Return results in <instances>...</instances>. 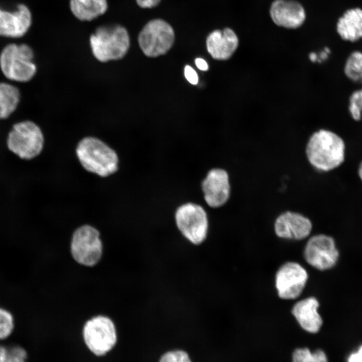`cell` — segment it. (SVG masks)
<instances>
[{
    "label": "cell",
    "instance_id": "obj_1",
    "mask_svg": "<svg viewBox=\"0 0 362 362\" xmlns=\"http://www.w3.org/2000/svg\"><path fill=\"white\" fill-rule=\"evenodd\" d=\"M346 146L337 133L320 129L310 137L306 154L310 164L317 170L329 172L341 166L345 161Z\"/></svg>",
    "mask_w": 362,
    "mask_h": 362
},
{
    "label": "cell",
    "instance_id": "obj_2",
    "mask_svg": "<svg viewBox=\"0 0 362 362\" xmlns=\"http://www.w3.org/2000/svg\"><path fill=\"white\" fill-rule=\"evenodd\" d=\"M89 40L93 55L102 62L122 58L130 46L128 32L120 25L100 26L90 35Z\"/></svg>",
    "mask_w": 362,
    "mask_h": 362
},
{
    "label": "cell",
    "instance_id": "obj_3",
    "mask_svg": "<svg viewBox=\"0 0 362 362\" xmlns=\"http://www.w3.org/2000/svg\"><path fill=\"white\" fill-rule=\"evenodd\" d=\"M76 152L81 164L88 171L106 177L118 169V157L116 152L97 138H83L78 143Z\"/></svg>",
    "mask_w": 362,
    "mask_h": 362
},
{
    "label": "cell",
    "instance_id": "obj_4",
    "mask_svg": "<svg viewBox=\"0 0 362 362\" xmlns=\"http://www.w3.org/2000/svg\"><path fill=\"white\" fill-rule=\"evenodd\" d=\"M34 52L28 45L10 44L0 54V67L8 79L19 82L30 80L37 68L33 62Z\"/></svg>",
    "mask_w": 362,
    "mask_h": 362
},
{
    "label": "cell",
    "instance_id": "obj_5",
    "mask_svg": "<svg viewBox=\"0 0 362 362\" xmlns=\"http://www.w3.org/2000/svg\"><path fill=\"white\" fill-rule=\"evenodd\" d=\"M44 136L40 127L31 121L15 124L7 138L9 150L24 159L38 156L44 145Z\"/></svg>",
    "mask_w": 362,
    "mask_h": 362
},
{
    "label": "cell",
    "instance_id": "obj_6",
    "mask_svg": "<svg viewBox=\"0 0 362 362\" xmlns=\"http://www.w3.org/2000/svg\"><path fill=\"white\" fill-rule=\"evenodd\" d=\"M176 225L182 234L193 244H201L206 239L208 219L200 205L187 203L179 206L174 215Z\"/></svg>",
    "mask_w": 362,
    "mask_h": 362
},
{
    "label": "cell",
    "instance_id": "obj_7",
    "mask_svg": "<svg viewBox=\"0 0 362 362\" xmlns=\"http://www.w3.org/2000/svg\"><path fill=\"white\" fill-rule=\"evenodd\" d=\"M174 39L172 28L161 19L152 20L147 23L138 38L140 49L149 57L165 54L172 47Z\"/></svg>",
    "mask_w": 362,
    "mask_h": 362
},
{
    "label": "cell",
    "instance_id": "obj_8",
    "mask_svg": "<svg viewBox=\"0 0 362 362\" xmlns=\"http://www.w3.org/2000/svg\"><path fill=\"white\" fill-rule=\"evenodd\" d=\"M84 342L95 354L101 356L111 350L117 341V334L113 321L99 316L86 322L83 330Z\"/></svg>",
    "mask_w": 362,
    "mask_h": 362
},
{
    "label": "cell",
    "instance_id": "obj_9",
    "mask_svg": "<svg viewBox=\"0 0 362 362\" xmlns=\"http://www.w3.org/2000/svg\"><path fill=\"white\" fill-rule=\"evenodd\" d=\"M70 250L73 258L78 263L88 266L95 265L102 254L99 232L89 225L80 227L73 234Z\"/></svg>",
    "mask_w": 362,
    "mask_h": 362
},
{
    "label": "cell",
    "instance_id": "obj_10",
    "mask_svg": "<svg viewBox=\"0 0 362 362\" xmlns=\"http://www.w3.org/2000/svg\"><path fill=\"white\" fill-rule=\"evenodd\" d=\"M307 262L320 270L332 268L337 263L339 252L334 239L326 234H317L308 239L304 250Z\"/></svg>",
    "mask_w": 362,
    "mask_h": 362
},
{
    "label": "cell",
    "instance_id": "obj_11",
    "mask_svg": "<svg viewBox=\"0 0 362 362\" xmlns=\"http://www.w3.org/2000/svg\"><path fill=\"white\" fill-rule=\"evenodd\" d=\"M308 274L299 263L289 261L283 264L276 276V287L279 296L283 299L298 298L304 290Z\"/></svg>",
    "mask_w": 362,
    "mask_h": 362
},
{
    "label": "cell",
    "instance_id": "obj_12",
    "mask_svg": "<svg viewBox=\"0 0 362 362\" xmlns=\"http://www.w3.org/2000/svg\"><path fill=\"white\" fill-rule=\"evenodd\" d=\"M201 188L204 200L209 207L216 208L223 206L230 196L228 173L222 168L211 169L203 180Z\"/></svg>",
    "mask_w": 362,
    "mask_h": 362
},
{
    "label": "cell",
    "instance_id": "obj_13",
    "mask_svg": "<svg viewBox=\"0 0 362 362\" xmlns=\"http://www.w3.org/2000/svg\"><path fill=\"white\" fill-rule=\"evenodd\" d=\"M313 224L309 218L301 213L287 211L275 219L274 229L276 235L282 239L301 240L308 237Z\"/></svg>",
    "mask_w": 362,
    "mask_h": 362
},
{
    "label": "cell",
    "instance_id": "obj_14",
    "mask_svg": "<svg viewBox=\"0 0 362 362\" xmlns=\"http://www.w3.org/2000/svg\"><path fill=\"white\" fill-rule=\"evenodd\" d=\"M269 15L276 25L289 29L301 27L306 19L304 7L295 0H274L270 6Z\"/></svg>",
    "mask_w": 362,
    "mask_h": 362
},
{
    "label": "cell",
    "instance_id": "obj_15",
    "mask_svg": "<svg viewBox=\"0 0 362 362\" xmlns=\"http://www.w3.org/2000/svg\"><path fill=\"white\" fill-rule=\"evenodd\" d=\"M32 20L31 11L25 5H19L14 12L0 9V36L11 38L23 36L30 28Z\"/></svg>",
    "mask_w": 362,
    "mask_h": 362
},
{
    "label": "cell",
    "instance_id": "obj_16",
    "mask_svg": "<svg viewBox=\"0 0 362 362\" xmlns=\"http://www.w3.org/2000/svg\"><path fill=\"white\" fill-rule=\"evenodd\" d=\"M238 45L237 35L229 28L214 31L206 40L209 53L214 59L219 60L229 59L237 50Z\"/></svg>",
    "mask_w": 362,
    "mask_h": 362
},
{
    "label": "cell",
    "instance_id": "obj_17",
    "mask_svg": "<svg viewBox=\"0 0 362 362\" xmlns=\"http://www.w3.org/2000/svg\"><path fill=\"white\" fill-rule=\"evenodd\" d=\"M319 306L315 298L308 297L298 301L293 307V315L300 326L308 332L317 333L322 325V319L318 312Z\"/></svg>",
    "mask_w": 362,
    "mask_h": 362
},
{
    "label": "cell",
    "instance_id": "obj_18",
    "mask_svg": "<svg viewBox=\"0 0 362 362\" xmlns=\"http://www.w3.org/2000/svg\"><path fill=\"white\" fill-rule=\"evenodd\" d=\"M336 30L345 41L354 43L362 39V9L356 7L346 10L338 19Z\"/></svg>",
    "mask_w": 362,
    "mask_h": 362
},
{
    "label": "cell",
    "instance_id": "obj_19",
    "mask_svg": "<svg viewBox=\"0 0 362 362\" xmlns=\"http://www.w3.org/2000/svg\"><path fill=\"white\" fill-rule=\"evenodd\" d=\"M73 15L82 21H90L104 14L108 8L107 0H69Z\"/></svg>",
    "mask_w": 362,
    "mask_h": 362
},
{
    "label": "cell",
    "instance_id": "obj_20",
    "mask_svg": "<svg viewBox=\"0 0 362 362\" xmlns=\"http://www.w3.org/2000/svg\"><path fill=\"white\" fill-rule=\"evenodd\" d=\"M20 99L18 87L6 82H0V119L8 118L15 111Z\"/></svg>",
    "mask_w": 362,
    "mask_h": 362
},
{
    "label": "cell",
    "instance_id": "obj_21",
    "mask_svg": "<svg viewBox=\"0 0 362 362\" xmlns=\"http://www.w3.org/2000/svg\"><path fill=\"white\" fill-rule=\"evenodd\" d=\"M343 70L348 80L362 85V52L359 50L351 52L345 61Z\"/></svg>",
    "mask_w": 362,
    "mask_h": 362
},
{
    "label": "cell",
    "instance_id": "obj_22",
    "mask_svg": "<svg viewBox=\"0 0 362 362\" xmlns=\"http://www.w3.org/2000/svg\"><path fill=\"white\" fill-rule=\"evenodd\" d=\"M293 361L295 362H325L327 356L323 351L316 350L312 352L307 348H299L295 349L292 355Z\"/></svg>",
    "mask_w": 362,
    "mask_h": 362
},
{
    "label": "cell",
    "instance_id": "obj_23",
    "mask_svg": "<svg viewBox=\"0 0 362 362\" xmlns=\"http://www.w3.org/2000/svg\"><path fill=\"white\" fill-rule=\"evenodd\" d=\"M348 110L352 120L356 122L362 119V87L353 91L349 96Z\"/></svg>",
    "mask_w": 362,
    "mask_h": 362
},
{
    "label": "cell",
    "instance_id": "obj_24",
    "mask_svg": "<svg viewBox=\"0 0 362 362\" xmlns=\"http://www.w3.org/2000/svg\"><path fill=\"white\" fill-rule=\"evenodd\" d=\"M15 327L13 314L0 307V340L8 338L13 333Z\"/></svg>",
    "mask_w": 362,
    "mask_h": 362
},
{
    "label": "cell",
    "instance_id": "obj_25",
    "mask_svg": "<svg viewBox=\"0 0 362 362\" xmlns=\"http://www.w3.org/2000/svg\"><path fill=\"white\" fill-rule=\"evenodd\" d=\"M28 357L26 350L20 346H7L6 362H24Z\"/></svg>",
    "mask_w": 362,
    "mask_h": 362
},
{
    "label": "cell",
    "instance_id": "obj_26",
    "mask_svg": "<svg viewBox=\"0 0 362 362\" xmlns=\"http://www.w3.org/2000/svg\"><path fill=\"white\" fill-rule=\"evenodd\" d=\"M160 361L187 362L190 361L188 354L182 350L168 352L162 356Z\"/></svg>",
    "mask_w": 362,
    "mask_h": 362
},
{
    "label": "cell",
    "instance_id": "obj_27",
    "mask_svg": "<svg viewBox=\"0 0 362 362\" xmlns=\"http://www.w3.org/2000/svg\"><path fill=\"white\" fill-rule=\"evenodd\" d=\"M184 74L187 80L192 84L196 85L198 83V74L194 68L190 65H186L184 69Z\"/></svg>",
    "mask_w": 362,
    "mask_h": 362
},
{
    "label": "cell",
    "instance_id": "obj_28",
    "mask_svg": "<svg viewBox=\"0 0 362 362\" xmlns=\"http://www.w3.org/2000/svg\"><path fill=\"white\" fill-rule=\"evenodd\" d=\"M138 5L142 8H151L158 5L160 0H136Z\"/></svg>",
    "mask_w": 362,
    "mask_h": 362
},
{
    "label": "cell",
    "instance_id": "obj_29",
    "mask_svg": "<svg viewBox=\"0 0 362 362\" xmlns=\"http://www.w3.org/2000/svg\"><path fill=\"white\" fill-rule=\"evenodd\" d=\"M348 361L350 362H362V345L358 349L351 354L348 357Z\"/></svg>",
    "mask_w": 362,
    "mask_h": 362
},
{
    "label": "cell",
    "instance_id": "obj_30",
    "mask_svg": "<svg viewBox=\"0 0 362 362\" xmlns=\"http://www.w3.org/2000/svg\"><path fill=\"white\" fill-rule=\"evenodd\" d=\"M196 66L201 70L206 71L208 69V65L207 62L203 58H197L195 59Z\"/></svg>",
    "mask_w": 362,
    "mask_h": 362
},
{
    "label": "cell",
    "instance_id": "obj_31",
    "mask_svg": "<svg viewBox=\"0 0 362 362\" xmlns=\"http://www.w3.org/2000/svg\"><path fill=\"white\" fill-rule=\"evenodd\" d=\"M328 53H327L326 51L324 50L322 52H321L320 54V59L318 60L319 62H321L322 60H324L327 59L328 57Z\"/></svg>",
    "mask_w": 362,
    "mask_h": 362
},
{
    "label": "cell",
    "instance_id": "obj_32",
    "mask_svg": "<svg viewBox=\"0 0 362 362\" xmlns=\"http://www.w3.org/2000/svg\"><path fill=\"white\" fill-rule=\"evenodd\" d=\"M357 174L359 179L362 182V160L358 165Z\"/></svg>",
    "mask_w": 362,
    "mask_h": 362
},
{
    "label": "cell",
    "instance_id": "obj_33",
    "mask_svg": "<svg viewBox=\"0 0 362 362\" xmlns=\"http://www.w3.org/2000/svg\"><path fill=\"white\" fill-rule=\"evenodd\" d=\"M309 59L312 62H315L317 59V55L315 52H311L309 54Z\"/></svg>",
    "mask_w": 362,
    "mask_h": 362
}]
</instances>
